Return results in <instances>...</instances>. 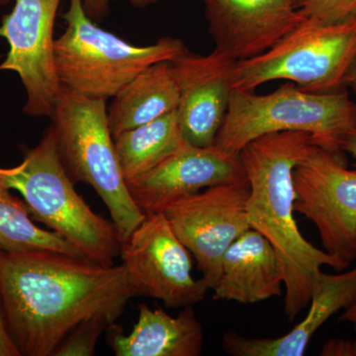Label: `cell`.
Wrapping results in <instances>:
<instances>
[{
    "label": "cell",
    "mask_w": 356,
    "mask_h": 356,
    "mask_svg": "<svg viewBox=\"0 0 356 356\" xmlns=\"http://www.w3.org/2000/svg\"><path fill=\"white\" fill-rule=\"evenodd\" d=\"M0 297L21 356H54L79 325L113 324L137 296L122 264L35 250H0Z\"/></svg>",
    "instance_id": "1"
},
{
    "label": "cell",
    "mask_w": 356,
    "mask_h": 356,
    "mask_svg": "<svg viewBox=\"0 0 356 356\" xmlns=\"http://www.w3.org/2000/svg\"><path fill=\"white\" fill-rule=\"evenodd\" d=\"M312 144L306 133H273L252 140L238 153L250 185L248 222L280 257L284 273V313L289 322L309 306L323 266L339 273L350 266L307 241L294 217L293 173Z\"/></svg>",
    "instance_id": "2"
},
{
    "label": "cell",
    "mask_w": 356,
    "mask_h": 356,
    "mask_svg": "<svg viewBox=\"0 0 356 356\" xmlns=\"http://www.w3.org/2000/svg\"><path fill=\"white\" fill-rule=\"evenodd\" d=\"M65 170L51 126L13 168H0V186L19 192L34 221L63 236L86 259L113 266L120 240L113 222L96 214Z\"/></svg>",
    "instance_id": "3"
},
{
    "label": "cell",
    "mask_w": 356,
    "mask_h": 356,
    "mask_svg": "<svg viewBox=\"0 0 356 356\" xmlns=\"http://www.w3.org/2000/svg\"><path fill=\"white\" fill-rule=\"evenodd\" d=\"M355 129L356 104L346 90L312 92L286 83L268 95L233 89L215 145L238 154L267 134L303 132L314 144L344 154V138Z\"/></svg>",
    "instance_id": "4"
},
{
    "label": "cell",
    "mask_w": 356,
    "mask_h": 356,
    "mask_svg": "<svg viewBox=\"0 0 356 356\" xmlns=\"http://www.w3.org/2000/svg\"><path fill=\"white\" fill-rule=\"evenodd\" d=\"M58 154L74 184L95 189L123 243L146 215L131 197L110 132L105 100L63 88L51 116Z\"/></svg>",
    "instance_id": "5"
},
{
    "label": "cell",
    "mask_w": 356,
    "mask_h": 356,
    "mask_svg": "<svg viewBox=\"0 0 356 356\" xmlns=\"http://www.w3.org/2000/svg\"><path fill=\"white\" fill-rule=\"evenodd\" d=\"M67 28L55 40V65L63 88L91 99L113 98L140 72L186 51L181 40L163 37L136 46L88 17L83 0H70L63 14Z\"/></svg>",
    "instance_id": "6"
},
{
    "label": "cell",
    "mask_w": 356,
    "mask_h": 356,
    "mask_svg": "<svg viewBox=\"0 0 356 356\" xmlns=\"http://www.w3.org/2000/svg\"><path fill=\"white\" fill-rule=\"evenodd\" d=\"M355 58L356 18L322 23L305 17L269 50L236 62L232 88L254 91L285 81L312 92H331L343 88Z\"/></svg>",
    "instance_id": "7"
},
{
    "label": "cell",
    "mask_w": 356,
    "mask_h": 356,
    "mask_svg": "<svg viewBox=\"0 0 356 356\" xmlns=\"http://www.w3.org/2000/svg\"><path fill=\"white\" fill-rule=\"evenodd\" d=\"M295 212L315 225L323 250L350 266L356 259V170L343 154L312 144L295 168Z\"/></svg>",
    "instance_id": "8"
},
{
    "label": "cell",
    "mask_w": 356,
    "mask_h": 356,
    "mask_svg": "<svg viewBox=\"0 0 356 356\" xmlns=\"http://www.w3.org/2000/svg\"><path fill=\"white\" fill-rule=\"evenodd\" d=\"M119 255L136 296L159 300L168 309L195 305L209 290L192 275V254L163 213L146 215Z\"/></svg>",
    "instance_id": "9"
},
{
    "label": "cell",
    "mask_w": 356,
    "mask_h": 356,
    "mask_svg": "<svg viewBox=\"0 0 356 356\" xmlns=\"http://www.w3.org/2000/svg\"><path fill=\"white\" fill-rule=\"evenodd\" d=\"M248 180L208 187L168 206L163 214L178 238L197 262L208 289L221 276L225 252L250 229Z\"/></svg>",
    "instance_id": "10"
},
{
    "label": "cell",
    "mask_w": 356,
    "mask_h": 356,
    "mask_svg": "<svg viewBox=\"0 0 356 356\" xmlns=\"http://www.w3.org/2000/svg\"><path fill=\"white\" fill-rule=\"evenodd\" d=\"M62 0H15L10 13L3 16L0 38L9 46L0 72L19 76L27 102L23 113L51 118L62 84L55 65L56 17Z\"/></svg>",
    "instance_id": "11"
},
{
    "label": "cell",
    "mask_w": 356,
    "mask_h": 356,
    "mask_svg": "<svg viewBox=\"0 0 356 356\" xmlns=\"http://www.w3.org/2000/svg\"><path fill=\"white\" fill-rule=\"evenodd\" d=\"M240 154L213 145L185 142L142 177L127 182L134 202L145 215L163 213L180 199L214 186L245 180Z\"/></svg>",
    "instance_id": "12"
},
{
    "label": "cell",
    "mask_w": 356,
    "mask_h": 356,
    "mask_svg": "<svg viewBox=\"0 0 356 356\" xmlns=\"http://www.w3.org/2000/svg\"><path fill=\"white\" fill-rule=\"evenodd\" d=\"M236 62L214 50L202 56L188 50L170 60L179 91L177 116L186 142L210 147L228 110Z\"/></svg>",
    "instance_id": "13"
},
{
    "label": "cell",
    "mask_w": 356,
    "mask_h": 356,
    "mask_svg": "<svg viewBox=\"0 0 356 356\" xmlns=\"http://www.w3.org/2000/svg\"><path fill=\"white\" fill-rule=\"evenodd\" d=\"M215 50L235 62L257 57L305 17L293 0H202Z\"/></svg>",
    "instance_id": "14"
},
{
    "label": "cell",
    "mask_w": 356,
    "mask_h": 356,
    "mask_svg": "<svg viewBox=\"0 0 356 356\" xmlns=\"http://www.w3.org/2000/svg\"><path fill=\"white\" fill-rule=\"evenodd\" d=\"M356 301V266L337 274L322 273L311 294L309 311L291 331L278 337H247L228 332L222 348L234 356H302L316 332Z\"/></svg>",
    "instance_id": "15"
},
{
    "label": "cell",
    "mask_w": 356,
    "mask_h": 356,
    "mask_svg": "<svg viewBox=\"0 0 356 356\" xmlns=\"http://www.w3.org/2000/svg\"><path fill=\"white\" fill-rule=\"evenodd\" d=\"M283 284L284 273L273 245L248 229L225 252L213 298L250 305L280 297Z\"/></svg>",
    "instance_id": "16"
},
{
    "label": "cell",
    "mask_w": 356,
    "mask_h": 356,
    "mask_svg": "<svg viewBox=\"0 0 356 356\" xmlns=\"http://www.w3.org/2000/svg\"><path fill=\"white\" fill-rule=\"evenodd\" d=\"M139 318L132 332L125 334L120 325L107 327V343L116 356H199L202 353L203 327L193 306L177 316L161 308L140 304Z\"/></svg>",
    "instance_id": "17"
},
{
    "label": "cell",
    "mask_w": 356,
    "mask_h": 356,
    "mask_svg": "<svg viewBox=\"0 0 356 356\" xmlns=\"http://www.w3.org/2000/svg\"><path fill=\"white\" fill-rule=\"evenodd\" d=\"M178 104L179 91L170 60L152 65L114 96L107 109L112 137L177 111Z\"/></svg>",
    "instance_id": "18"
},
{
    "label": "cell",
    "mask_w": 356,
    "mask_h": 356,
    "mask_svg": "<svg viewBox=\"0 0 356 356\" xmlns=\"http://www.w3.org/2000/svg\"><path fill=\"white\" fill-rule=\"evenodd\" d=\"M184 142L177 111L117 136L115 149L126 182L153 170Z\"/></svg>",
    "instance_id": "19"
},
{
    "label": "cell",
    "mask_w": 356,
    "mask_h": 356,
    "mask_svg": "<svg viewBox=\"0 0 356 356\" xmlns=\"http://www.w3.org/2000/svg\"><path fill=\"white\" fill-rule=\"evenodd\" d=\"M10 191L0 186V250H51L86 259L63 236L37 226L25 201Z\"/></svg>",
    "instance_id": "20"
},
{
    "label": "cell",
    "mask_w": 356,
    "mask_h": 356,
    "mask_svg": "<svg viewBox=\"0 0 356 356\" xmlns=\"http://www.w3.org/2000/svg\"><path fill=\"white\" fill-rule=\"evenodd\" d=\"M109 325L102 321H89L79 325L58 346L54 356L95 355L98 339Z\"/></svg>",
    "instance_id": "21"
},
{
    "label": "cell",
    "mask_w": 356,
    "mask_h": 356,
    "mask_svg": "<svg viewBox=\"0 0 356 356\" xmlns=\"http://www.w3.org/2000/svg\"><path fill=\"white\" fill-rule=\"evenodd\" d=\"M299 11L318 22H343L356 18V0H306Z\"/></svg>",
    "instance_id": "22"
},
{
    "label": "cell",
    "mask_w": 356,
    "mask_h": 356,
    "mask_svg": "<svg viewBox=\"0 0 356 356\" xmlns=\"http://www.w3.org/2000/svg\"><path fill=\"white\" fill-rule=\"evenodd\" d=\"M113 0H83L84 10L88 17L95 22H102L109 13L110 6ZM133 6L138 8H146L149 6L158 3L159 0H126Z\"/></svg>",
    "instance_id": "23"
},
{
    "label": "cell",
    "mask_w": 356,
    "mask_h": 356,
    "mask_svg": "<svg viewBox=\"0 0 356 356\" xmlns=\"http://www.w3.org/2000/svg\"><path fill=\"white\" fill-rule=\"evenodd\" d=\"M322 356H356V341L332 339L323 346Z\"/></svg>",
    "instance_id": "24"
},
{
    "label": "cell",
    "mask_w": 356,
    "mask_h": 356,
    "mask_svg": "<svg viewBox=\"0 0 356 356\" xmlns=\"http://www.w3.org/2000/svg\"><path fill=\"white\" fill-rule=\"evenodd\" d=\"M0 356H21L19 350L16 348L7 331L1 297H0Z\"/></svg>",
    "instance_id": "25"
},
{
    "label": "cell",
    "mask_w": 356,
    "mask_h": 356,
    "mask_svg": "<svg viewBox=\"0 0 356 356\" xmlns=\"http://www.w3.org/2000/svg\"><path fill=\"white\" fill-rule=\"evenodd\" d=\"M341 149H343V153L350 154L356 161V129L348 133L346 137L344 138Z\"/></svg>",
    "instance_id": "26"
},
{
    "label": "cell",
    "mask_w": 356,
    "mask_h": 356,
    "mask_svg": "<svg viewBox=\"0 0 356 356\" xmlns=\"http://www.w3.org/2000/svg\"><path fill=\"white\" fill-rule=\"evenodd\" d=\"M339 320L353 325V329H355L356 332V301L353 305L348 307L346 310H343V313L341 314Z\"/></svg>",
    "instance_id": "27"
},
{
    "label": "cell",
    "mask_w": 356,
    "mask_h": 356,
    "mask_svg": "<svg viewBox=\"0 0 356 356\" xmlns=\"http://www.w3.org/2000/svg\"><path fill=\"white\" fill-rule=\"evenodd\" d=\"M344 86H348V88L353 89L356 95V58L344 79Z\"/></svg>",
    "instance_id": "28"
},
{
    "label": "cell",
    "mask_w": 356,
    "mask_h": 356,
    "mask_svg": "<svg viewBox=\"0 0 356 356\" xmlns=\"http://www.w3.org/2000/svg\"><path fill=\"white\" fill-rule=\"evenodd\" d=\"M306 0H293V2H294L295 6H296V8L300 9V7L303 6L304 3H305Z\"/></svg>",
    "instance_id": "29"
},
{
    "label": "cell",
    "mask_w": 356,
    "mask_h": 356,
    "mask_svg": "<svg viewBox=\"0 0 356 356\" xmlns=\"http://www.w3.org/2000/svg\"><path fill=\"white\" fill-rule=\"evenodd\" d=\"M11 0H0V6H6Z\"/></svg>",
    "instance_id": "30"
}]
</instances>
